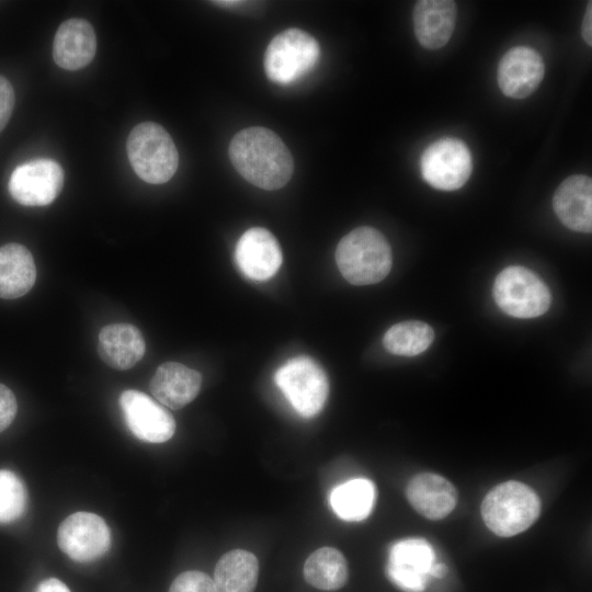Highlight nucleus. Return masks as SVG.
Wrapping results in <instances>:
<instances>
[{
	"instance_id": "nucleus-16",
	"label": "nucleus",
	"mask_w": 592,
	"mask_h": 592,
	"mask_svg": "<svg viewBox=\"0 0 592 592\" xmlns=\"http://www.w3.org/2000/svg\"><path fill=\"white\" fill-rule=\"evenodd\" d=\"M553 207L559 220L578 232L592 230V181L574 174L560 183L553 197Z\"/></svg>"
},
{
	"instance_id": "nucleus-14",
	"label": "nucleus",
	"mask_w": 592,
	"mask_h": 592,
	"mask_svg": "<svg viewBox=\"0 0 592 592\" xmlns=\"http://www.w3.org/2000/svg\"><path fill=\"white\" fill-rule=\"evenodd\" d=\"M545 65L532 47L516 46L509 49L498 66V84L502 93L513 99L531 95L540 84Z\"/></svg>"
},
{
	"instance_id": "nucleus-32",
	"label": "nucleus",
	"mask_w": 592,
	"mask_h": 592,
	"mask_svg": "<svg viewBox=\"0 0 592 592\" xmlns=\"http://www.w3.org/2000/svg\"><path fill=\"white\" fill-rule=\"evenodd\" d=\"M447 573V567L444 563H433L430 576L435 578H443Z\"/></svg>"
},
{
	"instance_id": "nucleus-31",
	"label": "nucleus",
	"mask_w": 592,
	"mask_h": 592,
	"mask_svg": "<svg viewBox=\"0 0 592 592\" xmlns=\"http://www.w3.org/2000/svg\"><path fill=\"white\" fill-rule=\"evenodd\" d=\"M581 34L584 42L592 45V2L590 1L587 7V11L583 18Z\"/></svg>"
},
{
	"instance_id": "nucleus-11",
	"label": "nucleus",
	"mask_w": 592,
	"mask_h": 592,
	"mask_svg": "<svg viewBox=\"0 0 592 592\" xmlns=\"http://www.w3.org/2000/svg\"><path fill=\"white\" fill-rule=\"evenodd\" d=\"M125 423L137 439L148 443H163L175 432L172 414L148 395L128 389L119 396Z\"/></svg>"
},
{
	"instance_id": "nucleus-22",
	"label": "nucleus",
	"mask_w": 592,
	"mask_h": 592,
	"mask_svg": "<svg viewBox=\"0 0 592 592\" xmlns=\"http://www.w3.org/2000/svg\"><path fill=\"white\" fill-rule=\"evenodd\" d=\"M258 578V558L248 550L234 549L217 561L213 581L216 592H253Z\"/></svg>"
},
{
	"instance_id": "nucleus-21",
	"label": "nucleus",
	"mask_w": 592,
	"mask_h": 592,
	"mask_svg": "<svg viewBox=\"0 0 592 592\" xmlns=\"http://www.w3.org/2000/svg\"><path fill=\"white\" fill-rule=\"evenodd\" d=\"M36 280L32 253L20 243L0 247V298L14 299L25 295Z\"/></svg>"
},
{
	"instance_id": "nucleus-20",
	"label": "nucleus",
	"mask_w": 592,
	"mask_h": 592,
	"mask_svg": "<svg viewBox=\"0 0 592 592\" xmlns=\"http://www.w3.org/2000/svg\"><path fill=\"white\" fill-rule=\"evenodd\" d=\"M146 351L140 330L132 323H112L99 333L98 353L111 367L125 371L140 361Z\"/></svg>"
},
{
	"instance_id": "nucleus-7",
	"label": "nucleus",
	"mask_w": 592,
	"mask_h": 592,
	"mask_svg": "<svg viewBox=\"0 0 592 592\" xmlns=\"http://www.w3.org/2000/svg\"><path fill=\"white\" fill-rule=\"evenodd\" d=\"M493 298L499 308L516 318H535L544 315L551 301L546 284L531 270L512 265L496 277Z\"/></svg>"
},
{
	"instance_id": "nucleus-9",
	"label": "nucleus",
	"mask_w": 592,
	"mask_h": 592,
	"mask_svg": "<svg viewBox=\"0 0 592 592\" xmlns=\"http://www.w3.org/2000/svg\"><path fill=\"white\" fill-rule=\"evenodd\" d=\"M57 544L70 559L91 562L110 549L111 531L101 516L91 512H76L60 523Z\"/></svg>"
},
{
	"instance_id": "nucleus-19",
	"label": "nucleus",
	"mask_w": 592,
	"mask_h": 592,
	"mask_svg": "<svg viewBox=\"0 0 592 592\" xmlns=\"http://www.w3.org/2000/svg\"><path fill=\"white\" fill-rule=\"evenodd\" d=\"M202 375L181 363L161 364L150 380V391L163 406L181 409L190 403L201 389Z\"/></svg>"
},
{
	"instance_id": "nucleus-3",
	"label": "nucleus",
	"mask_w": 592,
	"mask_h": 592,
	"mask_svg": "<svg viewBox=\"0 0 592 592\" xmlns=\"http://www.w3.org/2000/svg\"><path fill=\"white\" fill-rule=\"evenodd\" d=\"M542 503L530 486L509 480L494 486L481 502L487 527L500 537H511L527 530L539 516Z\"/></svg>"
},
{
	"instance_id": "nucleus-18",
	"label": "nucleus",
	"mask_w": 592,
	"mask_h": 592,
	"mask_svg": "<svg viewBox=\"0 0 592 592\" xmlns=\"http://www.w3.org/2000/svg\"><path fill=\"white\" fill-rule=\"evenodd\" d=\"M456 3L451 0H420L414 4V34L426 49L446 45L453 35L457 18Z\"/></svg>"
},
{
	"instance_id": "nucleus-1",
	"label": "nucleus",
	"mask_w": 592,
	"mask_h": 592,
	"mask_svg": "<svg viewBox=\"0 0 592 592\" xmlns=\"http://www.w3.org/2000/svg\"><path fill=\"white\" fill-rule=\"evenodd\" d=\"M228 155L238 173L263 190L283 187L294 172L289 149L265 127L253 126L238 132L229 144Z\"/></svg>"
},
{
	"instance_id": "nucleus-12",
	"label": "nucleus",
	"mask_w": 592,
	"mask_h": 592,
	"mask_svg": "<svg viewBox=\"0 0 592 592\" xmlns=\"http://www.w3.org/2000/svg\"><path fill=\"white\" fill-rule=\"evenodd\" d=\"M434 563L432 546L423 538L396 542L389 550L386 573L405 592H422Z\"/></svg>"
},
{
	"instance_id": "nucleus-29",
	"label": "nucleus",
	"mask_w": 592,
	"mask_h": 592,
	"mask_svg": "<svg viewBox=\"0 0 592 592\" xmlns=\"http://www.w3.org/2000/svg\"><path fill=\"white\" fill-rule=\"evenodd\" d=\"M14 90L10 81L0 75V132L7 125L14 106Z\"/></svg>"
},
{
	"instance_id": "nucleus-5",
	"label": "nucleus",
	"mask_w": 592,
	"mask_h": 592,
	"mask_svg": "<svg viewBox=\"0 0 592 592\" xmlns=\"http://www.w3.org/2000/svg\"><path fill=\"white\" fill-rule=\"evenodd\" d=\"M320 54L319 43L314 36L299 29H288L267 45L264 71L272 82L288 86L311 71Z\"/></svg>"
},
{
	"instance_id": "nucleus-25",
	"label": "nucleus",
	"mask_w": 592,
	"mask_h": 592,
	"mask_svg": "<svg viewBox=\"0 0 592 592\" xmlns=\"http://www.w3.org/2000/svg\"><path fill=\"white\" fill-rule=\"evenodd\" d=\"M434 339L433 329L423 321H402L390 327L383 339L385 349L395 355L415 356Z\"/></svg>"
},
{
	"instance_id": "nucleus-10",
	"label": "nucleus",
	"mask_w": 592,
	"mask_h": 592,
	"mask_svg": "<svg viewBox=\"0 0 592 592\" xmlns=\"http://www.w3.org/2000/svg\"><path fill=\"white\" fill-rule=\"evenodd\" d=\"M64 185V170L52 159H35L18 166L9 180L12 198L24 206H46Z\"/></svg>"
},
{
	"instance_id": "nucleus-6",
	"label": "nucleus",
	"mask_w": 592,
	"mask_h": 592,
	"mask_svg": "<svg viewBox=\"0 0 592 592\" xmlns=\"http://www.w3.org/2000/svg\"><path fill=\"white\" fill-rule=\"evenodd\" d=\"M274 382L303 418H312L323 409L329 382L323 368L311 357L288 360L275 372Z\"/></svg>"
},
{
	"instance_id": "nucleus-24",
	"label": "nucleus",
	"mask_w": 592,
	"mask_h": 592,
	"mask_svg": "<svg viewBox=\"0 0 592 592\" xmlns=\"http://www.w3.org/2000/svg\"><path fill=\"white\" fill-rule=\"evenodd\" d=\"M375 499L374 483L365 478H356L337 486L330 493L329 502L340 519L356 522L369 515Z\"/></svg>"
},
{
	"instance_id": "nucleus-15",
	"label": "nucleus",
	"mask_w": 592,
	"mask_h": 592,
	"mask_svg": "<svg viewBox=\"0 0 592 592\" xmlns=\"http://www.w3.org/2000/svg\"><path fill=\"white\" fill-rule=\"evenodd\" d=\"M406 496L419 514L433 521L446 517L457 503L454 485L433 473L414 475L407 485Z\"/></svg>"
},
{
	"instance_id": "nucleus-17",
	"label": "nucleus",
	"mask_w": 592,
	"mask_h": 592,
	"mask_svg": "<svg viewBox=\"0 0 592 592\" xmlns=\"http://www.w3.org/2000/svg\"><path fill=\"white\" fill-rule=\"evenodd\" d=\"M96 52L92 25L83 19L64 21L54 37L53 58L62 69L78 70L88 66Z\"/></svg>"
},
{
	"instance_id": "nucleus-4",
	"label": "nucleus",
	"mask_w": 592,
	"mask_h": 592,
	"mask_svg": "<svg viewBox=\"0 0 592 592\" xmlns=\"http://www.w3.org/2000/svg\"><path fill=\"white\" fill-rule=\"evenodd\" d=\"M126 149L135 173L147 183H166L178 169V149L169 133L157 123L136 125L128 135Z\"/></svg>"
},
{
	"instance_id": "nucleus-28",
	"label": "nucleus",
	"mask_w": 592,
	"mask_h": 592,
	"mask_svg": "<svg viewBox=\"0 0 592 592\" xmlns=\"http://www.w3.org/2000/svg\"><path fill=\"white\" fill-rule=\"evenodd\" d=\"M18 403L14 394L0 383V432L4 431L14 420Z\"/></svg>"
},
{
	"instance_id": "nucleus-2",
	"label": "nucleus",
	"mask_w": 592,
	"mask_h": 592,
	"mask_svg": "<svg viewBox=\"0 0 592 592\" xmlns=\"http://www.w3.org/2000/svg\"><path fill=\"white\" fill-rule=\"evenodd\" d=\"M335 262L343 277L353 285H371L384 280L392 264L391 249L380 231L362 226L338 243Z\"/></svg>"
},
{
	"instance_id": "nucleus-23",
	"label": "nucleus",
	"mask_w": 592,
	"mask_h": 592,
	"mask_svg": "<svg viewBox=\"0 0 592 592\" xmlns=\"http://www.w3.org/2000/svg\"><path fill=\"white\" fill-rule=\"evenodd\" d=\"M304 578L314 588L337 591L344 587L349 578L346 559L333 547H321L306 559Z\"/></svg>"
},
{
	"instance_id": "nucleus-13",
	"label": "nucleus",
	"mask_w": 592,
	"mask_h": 592,
	"mask_svg": "<svg viewBox=\"0 0 592 592\" xmlns=\"http://www.w3.org/2000/svg\"><path fill=\"white\" fill-rule=\"evenodd\" d=\"M282 250L271 231L253 227L244 231L235 248V261L248 278H271L282 264Z\"/></svg>"
},
{
	"instance_id": "nucleus-33",
	"label": "nucleus",
	"mask_w": 592,
	"mask_h": 592,
	"mask_svg": "<svg viewBox=\"0 0 592 592\" xmlns=\"http://www.w3.org/2000/svg\"><path fill=\"white\" fill-rule=\"evenodd\" d=\"M213 3H215L218 7H224V8H236V7H240L244 4V1L225 0V1H213Z\"/></svg>"
},
{
	"instance_id": "nucleus-8",
	"label": "nucleus",
	"mask_w": 592,
	"mask_h": 592,
	"mask_svg": "<svg viewBox=\"0 0 592 592\" xmlns=\"http://www.w3.org/2000/svg\"><path fill=\"white\" fill-rule=\"evenodd\" d=\"M420 170L431 186L442 191L458 190L471 174V153L460 139L444 137L424 149Z\"/></svg>"
},
{
	"instance_id": "nucleus-30",
	"label": "nucleus",
	"mask_w": 592,
	"mask_h": 592,
	"mask_svg": "<svg viewBox=\"0 0 592 592\" xmlns=\"http://www.w3.org/2000/svg\"><path fill=\"white\" fill-rule=\"evenodd\" d=\"M35 592H70L69 588L59 579L48 578L43 580Z\"/></svg>"
},
{
	"instance_id": "nucleus-27",
	"label": "nucleus",
	"mask_w": 592,
	"mask_h": 592,
	"mask_svg": "<svg viewBox=\"0 0 592 592\" xmlns=\"http://www.w3.org/2000/svg\"><path fill=\"white\" fill-rule=\"evenodd\" d=\"M169 592H216L213 579L205 572L190 570L180 573Z\"/></svg>"
},
{
	"instance_id": "nucleus-26",
	"label": "nucleus",
	"mask_w": 592,
	"mask_h": 592,
	"mask_svg": "<svg viewBox=\"0 0 592 592\" xmlns=\"http://www.w3.org/2000/svg\"><path fill=\"white\" fill-rule=\"evenodd\" d=\"M27 508V490L13 471L0 469V524L19 520Z\"/></svg>"
}]
</instances>
